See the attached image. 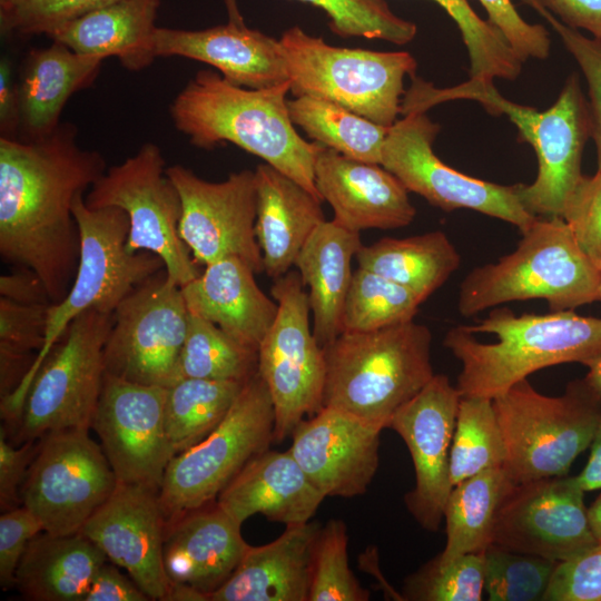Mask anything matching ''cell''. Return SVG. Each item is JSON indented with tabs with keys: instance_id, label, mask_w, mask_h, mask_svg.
<instances>
[{
	"instance_id": "obj_1",
	"label": "cell",
	"mask_w": 601,
	"mask_h": 601,
	"mask_svg": "<svg viewBox=\"0 0 601 601\" xmlns=\"http://www.w3.org/2000/svg\"><path fill=\"white\" fill-rule=\"evenodd\" d=\"M106 170L70 122L37 140L0 138V255L36 273L52 304L66 297L79 264L73 203Z\"/></svg>"
},
{
	"instance_id": "obj_2",
	"label": "cell",
	"mask_w": 601,
	"mask_h": 601,
	"mask_svg": "<svg viewBox=\"0 0 601 601\" xmlns=\"http://www.w3.org/2000/svg\"><path fill=\"white\" fill-rule=\"evenodd\" d=\"M289 90V81L265 89L244 88L204 69L174 98L169 114L193 146L213 149L231 142L322 199L314 167L323 146L297 132L288 114Z\"/></svg>"
},
{
	"instance_id": "obj_3",
	"label": "cell",
	"mask_w": 601,
	"mask_h": 601,
	"mask_svg": "<svg viewBox=\"0 0 601 601\" xmlns=\"http://www.w3.org/2000/svg\"><path fill=\"white\" fill-rule=\"evenodd\" d=\"M443 345L461 363V395L493 398L539 370L585 365L601 355V317L573 311L515 315L494 307L473 325L450 328Z\"/></svg>"
},
{
	"instance_id": "obj_4",
	"label": "cell",
	"mask_w": 601,
	"mask_h": 601,
	"mask_svg": "<svg viewBox=\"0 0 601 601\" xmlns=\"http://www.w3.org/2000/svg\"><path fill=\"white\" fill-rule=\"evenodd\" d=\"M411 79V87L402 99V115L426 112L449 100L470 99L490 114L506 116L538 158L534 181L520 184L522 205L536 217H562L568 197L583 176L582 152L591 138L589 104L575 75L566 79L556 101L545 111L505 99L489 79L470 78L449 88H436L416 75Z\"/></svg>"
},
{
	"instance_id": "obj_5",
	"label": "cell",
	"mask_w": 601,
	"mask_h": 601,
	"mask_svg": "<svg viewBox=\"0 0 601 601\" xmlns=\"http://www.w3.org/2000/svg\"><path fill=\"white\" fill-rule=\"evenodd\" d=\"M600 272L562 217H536L513 252L463 278L457 309L469 317L504 303L543 299L551 312L573 311L597 300Z\"/></svg>"
},
{
	"instance_id": "obj_6",
	"label": "cell",
	"mask_w": 601,
	"mask_h": 601,
	"mask_svg": "<svg viewBox=\"0 0 601 601\" xmlns=\"http://www.w3.org/2000/svg\"><path fill=\"white\" fill-rule=\"evenodd\" d=\"M431 344L428 327L414 319L370 332L341 333L323 347V405L387 428L393 414L434 376Z\"/></svg>"
},
{
	"instance_id": "obj_7",
	"label": "cell",
	"mask_w": 601,
	"mask_h": 601,
	"mask_svg": "<svg viewBox=\"0 0 601 601\" xmlns=\"http://www.w3.org/2000/svg\"><path fill=\"white\" fill-rule=\"evenodd\" d=\"M80 235V256L75 279L66 297L48 308L46 339L18 387L1 398V415L18 421L30 384L40 365L71 322L88 309L114 314L119 303L138 285L165 269L150 252L130 253L126 247L129 218L118 207L89 208L85 194L72 207Z\"/></svg>"
},
{
	"instance_id": "obj_8",
	"label": "cell",
	"mask_w": 601,
	"mask_h": 601,
	"mask_svg": "<svg viewBox=\"0 0 601 601\" xmlns=\"http://www.w3.org/2000/svg\"><path fill=\"white\" fill-rule=\"evenodd\" d=\"M492 402L505 446L503 467L514 484L566 475L601 417V394L585 380L548 396L524 378Z\"/></svg>"
},
{
	"instance_id": "obj_9",
	"label": "cell",
	"mask_w": 601,
	"mask_h": 601,
	"mask_svg": "<svg viewBox=\"0 0 601 601\" xmlns=\"http://www.w3.org/2000/svg\"><path fill=\"white\" fill-rule=\"evenodd\" d=\"M279 42L294 97L326 99L384 127L397 120L404 78L417 69L410 52L335 47L297 26Z\"/></svg>"
},
{
	"instance_id": "obj_10",
	"label": "cell",
	"mask_w": 601,
	"mask_h": 601,
	"mask_svg": "<svg viewBox=\"0 0 601 601\" xmlns=\"http://www.w3.org/2000/svg\"><path fill=\"white\" fill-rule=\"evenodd\" d=\"M275 411L258 372L243 386L219 425L169 462L158 500L166 525L216 502L220 492L274 442Z\"/></svg>"
},
{
	"instance_id": "obj_11",
	"label": "cell",
	"mask_w": 601,
	"mask_h": 601,
	"mask_svg": "<svg viewBox=\"0 0 601 601\" xmlns=\"http://www.w3.org/2000/svg\"><path fill=\"white\" fill-rule=\"evenodd\" d=\"M112 314L77 316L35 375L14 428V444L48 434L89 430L105 377L104 347Z\"/></svg>"
},
{
	"instance_id": "obj_12",
	"label": "cell",
	"mask_w": 601,
	"mask_h": 601,
	"mask_svg": "<svg viewBox=\"0 0 601 601\" xmlns=\"http://www.w3.org/2000/svg\"><path fill=\"white\" fill-rule=\"evenodd\" d=\"M166 169L160 148L146 142L121 164L107 168L85 195V204L92 209L125 210L129 218L127 249L157 255L167 276L181 287L200 272L179 236L181 200Z\"/></svg>"
},
{
	"instance_id": "obj_13",
	"label": "cell",
	"mask_w": 601,
	"mask_h": 601,
	"mask_svg": "<svg viewBox=\"0 0 601 601\" xmlns=\"http://www.w3.org/2000/svg\"><path fill=\"white\" fill-rule=\"evenodd\" d=\"M297 270L275 279L276 318L258 347V374L275 411L274 442L280 443L306 416L323 408L326 365L313 334L309 302Z\"/></svg>"
},
{
	"instance_id": "obj_14",
	"label": "cell",
	"mask_w": 601,
	"mask_h": 601,
	"mask_svg": "<svg viewBox=\"0 0 601 601\" xmlns=\"http://www.w3.org/2000/svg\"><path fill=\"white\" fill-rule=\"evenodd\" d=\"M188 319L180 286L165 269L149 277L112 314L104 347L106 373L132 383L170 387L178 381Z\"/></svg>"
},
{
	"instance_id": "obj_15",
	"label": "cell",
	"mask_w": 601,
	"mask_h": 601,
	"mask_svg": "<svg viewBox=\"0 0 601 601\" xmlns=\"http://www.w3.org/2000/svg\"><path fill=\"white\" fill-rule=\"evenodd\" d=\"M440 126L426 112H410L390 128L381 165L404 187L445 211L471 209L524 231L536 218L522 205L516 185H500L465 175L433 151Z\"/></svg>"
},
{
	"instance_id": "obj_16",
	"label": "cell",
	"mask_w": 601,
	"mask_h": 601,
	"mask_svg": "<svg viewBox=\"0 0 601 601\" xmlns=\"http://www.w3.org/2000/svg\"><path fill=\"white\" fill-rule=\"evenodd\" d=\"M117 476L88 430H68L39 440L21 489L22 505L52 535L79 533L109 499Z\"/></svg>"
},
{
	"instance_id": "obj_17",
	"label": "cell",
	"mask_w": 601,
	"mask_h": 601,
	"mask_svg": "<svg viewBox=\"0 0 601 601\" xmlns=\"http://www.w3.org/2000/svg\"><path fill=\"white\" fill-rule=\"evenodd\" d=\"M181 200L180 238L194 259L205 266L236 257L256 274L263 272L256 238L255 171L231 173L223 181H208L183 165L166 169Z\"/></svg>"
},
{
	"instance_id": "obj_18",
	"label": "cell",
	"mask_w": 601,
	"mask_h": 601,
	"mask_svg": "<svg viewBox=\"0 0 601 601\" xmlns=\"http://www.w3.org/2000/svg\"><path fill=\"white\" fill-rule=\"evenodd\" d=\"M167 387L105 373L91 422L118 482L159 491L175 452L165 426Z\"/></svg>"
},
{
	"instance_id": "obj_19",
	"label": "cell",
	"mask_w": 601,
	"mask_h": 601,
	"mask_svg": "<svg viewBox=\"0 0 601 601\" xmlns=\"http://www.w3.org/2000/svg\"><path fill=\"white\" fill-rule=\"evenodd\" d=\"M583 495L574 476L514 484L499 509L492 543L558 563L574 558L598 543Z\"/></svg>"
},
{
	"instance_id": "obj_20",
	"label": "cell",
	"mask_w": 601,
	"mask_h": 601,
	"mask_svg": "<svg viewBox=\"0 0 601 601\" xmlns=\"http://www.w3.org/2000/svg\"><path fill=\"white\" fill-rule=\"evenodd\" d=\"M461 393L444 374L431 381L391 417L411 454L415 484L404 501L408 512L425 530L437 531L453 489L450 451Z\"/></svg>"
},
{
	"instance_id": "obj_21",
	"label": "cell",
	"mask_w": 601,
	"mask_h": 601,
	"mask_svg": "<svg viewBox=\"0 0 601 601\" xmlns=\"http://www.w3.org/2000/svg\"><path fill=\"white\" fill-rule=\"evenodd\" d=\"M383 430L324 406L298 423L288 451L325 497L349 499L364 494L376 474Z\"/></svg>"
},
{
	"instance_id": "obj_22",
	"label": "cell",
	"mask_w": 601,
	"mask_h": 601,
	"mask_svg": "<svg viewBox=\"0 0 601 601\" xmlns=\"http://www.w3.org/2000/svg\"><path fill=\"white\" fill-rule=\"evenodd\" d=\"M166 521L158 492L118 482L79 533L108 561L125 569L150 600H162L170 581L164 566Z\"/></svg>"
},
{
	"instance_id": "obj_23",
	"label": "cell",
	"mask_w": 601,
	"mask_h": 601,
	"mask_svg": "<svg viewBox=\"0 0 601 601\" xmlns=\"http://www.w3.org/2000/svg\"><path fill=\"white\" fill-rule=\"evenodd\" d=\"M314 175L322 200L333 209V219L349 230L401 228L416 215L408 190L380 164L353 159L323 146Z\"/></svg>"
},
{
	"instance_id": "obj_24",
	"label": "cell",
	"mask_w": 601,
	"mask_h": 601,
	"mask_svg": "<svg viewBox=\"0 0 601 601\" xmlns=\"http://www.w3.org/2000/svg\"><path fill=\"white\" fill-rule=\"evenodd\" d=\"M156 55L205 62L227 81L244 88L265 89L289 81L279 40L245 22L228 21L201 30L158 27Z\"/></svg>"
},
{
	"instance_id": "obj_25",
	"label": "cell",
	"mask_w": 601,
	"mask_h": 601,
	"mask_svg": "<svg viewBox=\"0 0 601 601\" xmlns=\"http://www.w3.org/2000/svg\"><path fill=\"white\" fill-rule=\"evenodd\" d=\"M240 526L216 502L166 525L164 566L169 581L191 585L209 600L249 545Z\"/></svg>"
},
{
	"instance_id": "obj_26",
	"label": "cell",
	"mask_w": 601,
	"mask_h": 601,
	"mask_svg": "<svg viewBox=\"0 0 601 601\" xmlns=\"http://www.w3.org/2000/svg\"><path fill=\"white\" fill-rule=\"evenodd\" d=\"M325 499L289 451L252 459L216 503L239 525L255 514L285 525L311 521Z\"/></svg>"
},
{
	"instance_id": "obj_27",
	"label": "cell",
	"mask_w": 601,
	"mask_h": 601,
	"mask_svg": "<svg viewBox=\"0 0 601 601\" xmlns=\"http://www.w3.org/2000/svg\"><path fill=\"white\" fill-rule=\"evenodd\" d=\"M318 522L286 525L274 541L248 545L209 601H308Z\"/></svg>"
},
{
	"instance_id": "obj_28",
	"label": "cell",
	"mask_w": 601,
	"mask_h": 601,
	"mask_svg": "<svg viewBox=\"0 0 601 601\" xmlns=\"http://www.w3.org/2000/svg\"><path fill=\"white\" fill-rule=\"evenodd\" d=\"M255 274L242 259L229 257L207 265L180 288L190 314L258 351L276 318L278 304L259 288Z\"/></svg>"
},
{
	"instance_id": "obj_29",
	"label": "cell",
	"mask_w": 601,
	"mask_h": 601,
	"mask_svg": "<svg viewBox=\"0 0 601 601\" xmlns=\"http://www.w3.org/2000/svg\"><path fill=\"white\" fill-rule=\"evenodd\" d=\"M254 171L255 231L263 272L276 279L295 266L309 236L325 220L323 200L268 164L258 165Z\"/></svg>"
},
{
	"instance_id": "obj_30",
	"label": "cell",
	"mask_w": 601,
	"mask_h": 601,
	"mask_svg": "<svg viewBox=\"0 0 601 601\" xmlns=\"http://www.w3.org/2000/svg\"><path fill=\"white\" fill-rule=\"evenodd\" d=\"M104 59L80 55L52 41L32 48L23 59L18 77L20 98L19 136L37 140L53 132L69 98L90 86Z\"/></svg>"
},
{
	"instance_id": "obj_31",
	"label": "cell",
	"mask_w": 601,
	"mask_h": 601,
	"mask_svg": "<svg viewBox=\"0 0 601 601\" xmlns=\"http://www.w3.org/2000/svg\"><path fill=\"white\" fill-rule=\"evenodd\" d=\"M160 0H118L48 35L77 53L115 57L129 71L148 68L156 55V18Z\"/></svg>"
},
{
	"instance_id": "obj_32",
	"label": "cell",
	"mask_w": 601,
	"mask_h": 601,
	"mask_svg": "<svg viewBox=\"0 0 601 601\" xmlns=\"http://www.w3.org/2000/svg\"><path fill=\"white\" fill-rule=\"evenodd\" d=\"M362 246L359 233L325 219L296 259L303 285L308 287L313 334L322 347L342 333V313L353 276L352 260Z\"/></svg>"
},
{
	"instance_id": "obj_33",
	"label": "cell",
	"mask_w": 601,
	"mask_h": 601,
	"mask_svg": "<svg viewBox=\"0 0 601 601\" xmlns=\"http://www.w3.org/2000/svg\"><path fill=\"white\" fill-rule=\"evenodd\" d=\"M105 553L81 533L52 535L45 531L27 545L14 587L31 601H85Z\"/></svg>"
},
{
	"instance_id": "obj_34",
	"label": "cell",
	"mask_w": 601,
	"mask_h": 601,
	"mask_svg": "<svg viewBox=\"0 0 601 601\" xmlns=\"http://www.w3.org/2000/svg\"><path fill=\"white\" fill-rule=\"evenodd\" d=\"M358 267L368 269L413 292L425 302L460 267L461 255L441 230L403 238L385 237L363 245Z\"/></svg>"
},
{
	"instance_id": "obj_35",
	"label": "cell",
	"mask_w": 601,
	"mask_h": 601,
	"mask_svg": "<svg viewBox=\"0 0 601 601\" xmlns=\"http://www.w3.org/2000/svg\"><path fill=\"white\" fill-rule=\"evenodd\" d=\"M514 483L503 466L493 467L455 484L443 519L446 543L437 555L443 563L469 553H483L492 544L499 509Z\"/></svg>"
},
{
	"instance_id": "obj_36",
	"label": "cell",
	"mask_w": 601,
	"mask_h": 601,
	"mask_svg": "<svg viewBox=\"0 0 601 601\" xmlns=\"http://www.w3.org/2000/svg\"><path fill=\"white\" fill-rule=\"evenodd\" d=\"M287 107L294 126L315 142L346 157L381 165L382 148L390 127L336 102L311 96L287 100Z\"/></svg>"
},
{
	"instance_id": "obj_37",
	"label": "cell",
	"mask_w": 601,
	"mask_h": 601,
	"mask_svg": "<svg viewBox=\"0 0 601 601\" xmlns=\"http://www.w3.org/2000/svg\"><path fill=\"white\" fill-rule=\"evenodd\" d=\"M246 382L183 378L167 387L165 426L175 455L219 425Z\"/></svg>"
},
{
	"instance_id": "obj_38",
	"label": "cell",
	"mask_w": 601,
	"mask_h": 601,
	"mask_svg": "<svg viewBox=\"0 0 601 601\" xmlns=\"http://www.w3.org/2000/svg\"><path fill=\"white\" fill-rule=\"evenodd\" d=\"M257 370V349L242 344L214 323L189 313L178 362V381L203 378L246 382Z\"/></svg>"
},
{
	"instance_id": "obj_39",
	"label": "cell",
	"mask_w": 601,
	"mask_h": 601,
	"mask_svg": "<svg viewBox=\"0 0 601 601\" xmlns=\"http://www.w3.org/2000/svg\"><path fill=\"white\" fill-rule=\"evenodd\" d=\"M505 446L492 398L462 396L450 451L453 486L485 470L504 465Z\"/></svg>"
},
{
	"instance_id": "obj_40",
	"label": "cell",
	"mask_w": 601,
	"mask_h": 601,
	"mask_svg": "<svg viewBox=\"0 0 601 601\" xmlns=\"http://www.w3.org/2000/svg\"><path fill=\"white\" fill-rule=\"evenodd\" d=\"M421 304L404 286L358 267L345 298L342 333L370 332L413 321Z\"/></svg>"
},
{
	"instance_id": "obj_41",
	"label": "cell",
	"mask_w": 601,
	"mask_h": 601,
	"mask_svg": "<svg viewBox=\"0 0 601 601\" xmlns=\"http://www.w3.org/2000/svg\"><path fill=\"white\" fill-rule=\"evenodd\" d=\"M322 9L331 30L344 38L364 37L395 45L411 42L415 23L396 16L385 0H298ZM228 21L244 23L237 0H224Z\"/></svg>"
},
{
	"instance_id": "obj_42",
	"label": "cell",
	"mask_w": 601,
	"mask_h": 601,
	"mask_svg": "<svg viewBox=\"0 0 601 601\" xmlns=\"http://www.w3.org/2000/svg\"><path fill=\"white\" fill-rule=\"evenodd\" d=\"M457 24L470 59V78L516 79L520 59L505 36L489 20L480 18L466 0H433Z\"/></svg>"
},
{
	"instance_id": "obj_43",
	"label": "cell",
	"mask_w": 601,
	"mask_h": 601,
	"mask_svg": "<svg viewBox=\"0 0 601 601\" xmlns=\"http://www.w3.org/2000/svg\"><path fill=\"white\" fill-rule=\"evenodd\" d=\"M348 535L342 520L322 525L314 544L308 601H367L364 589L348 565Z\"/></svg>"
},
{
	"instance_id": "obj_44",
	"label": "cell",
	"mask_w": 601,
	"mask_h": 601,
	"mask_svg": "<svg viewBox=\"0 0 601 601\" xmlns=\"http://www.w3.org/2000/svg\"><path fill=\"white\" fill-rule=\"evenodd\" d=\"M558 562L504 549L484 551V589L491 601L543 600Z\"/></svg>"
},
{
	"instance_id": "obj_45",
	"label": "cell",
	"mask_w": 601,
	"mask_h": 601,
	"mask_svg": "<svg viewBox=\"0 0 601 601\" xmlns=\"http://www.w3.org/2000/svg\"><path fill=\"white\" fill-rule=\"evenodd\" d=\"M483 590L484 552L447 563L436 555L405 580L403 597L411 601H479Z\"/></svg>"
},
{
	"instance_id": "obj_46",
	"label": "cell",
	"mask_w": 601,
	"mask_h": 601,
	"mask_svg": "<svg viewBox=\"0 0 601 601\" xmlns=\"http://www.w3.org/2000/svg\"><path fill=\"white\" fill-rule=\"evenodd\" d=\"M118 0H7L0 3L4 33L49 35L60 26Z\"/></svg>"
},
{
	"instance_id": "obj_47",
	"label": "cell",
	"mask_w": 601,
	"mask_h": 601,
	"mask_svg": "<svg viewBox=\"0 0 601 601\" xmlns=\"http://www.w3.org/2000/svg\"><path fill=\"white\" fill-rule=\"evenodd\" d=\"M543 17L560 36L566 50L578 62L588 83L591 138L595 145L598 169L601 170V38H588L562 23L539 0H522Z\"/></svg>"
},
{
	"instance_id": "obj_48",
	"label": "cell",
	"mask_w": 601,
	"mask_h": 601,
	"mask_svg": "<svg viewBox=\"0 0 601 601\" xmlns=\"http://www.w3.org/2000/svg\"><path fill=\"white\" fill-rule=\"evenodd\" d=\"M562 218L580 248L601 266V170L582 176L565 201Z\"/></svg>"
},
{
	"instance_id": "obj_49",
	"label": "cell",
	"mask_w": 601,
	"mask_h": 601,
	"mask_svg": "<svg viewBox=\"0 0 601 601\" xmlns=\"http://www.w3.org/2000/svg\"><path fill=\"white\" fill-rule=\"evenodd\" d=\"M542 601H601V543L559 562Z\"/></svg>"
},
{
	"instance_id": "obj_50",
	"label": "cell",
	"mask_w": 601,
	"mask_h": 601,
	"mask_svg": "<svg viewBox=\"0 0 601 601\" xmlns=\"http://www.w3.org/2000/svg\"><path fill=\"white\" fill-rule=\"evenodd\" d=\"M50 305H27L1 297L0 348L38 354L45 344Z\"/></svg>"
},
{
	"instance_id": "obj_51",
	"label": "cell",
	"mask_w": 601,
	"mask_h": 601,
	"mask_svg": "<svg viewBox=\"0 0 601 601\" xmlns=\"http://www.w3.org/2000/svg\"><path fill=\"white\" fill-rule=\"evenodd\" d=\"M489 14V21L508 39L520 59H546L551 40L542 24L526 22L511 0H479Z\"/></svg>"
},
{
	"instance_id": "obj_52",
	"label": "cell",
	"mask_w": 601,
	"mask_h": 601,
	"mask_svg": "<svg viewBox=\"0 0 601 601\" xmlns=\"http://www.w3.org/2000/svg\"><path fill=\"white\" fill-rule=\"evenodd\" d=\"M43 531L41 522L24 505L4 511L0 516V584L14 587V575L28 543Z\"/></svg>"
},
{
	"instance_id": "obj_53",
	"label": "cell",
	"mask_w": 601,
	"mask_h": 601,
	"mask_svg": "<svg viewBox=\"0 0 601 601\" xmlns=\"http://www.w3.org/2000/svg\"><path fill=\"white\" fill-rule=\"evenodd\" d=\"M39 441L12 445L6 428H0V506L8 511L20 506L21 489L37 454Z\"/></svg>"
},
{
	"instance_id": "obj_54",
	"label": "cell",
	"mask_w": 601,
	"mask_h": 601,
	"mask_svg": "<svg viewBox=\"0 0 601 601\" xmlns=\"http://www.w3.org/2000/svg\"><path fill=\"white\" fill-rule=\"evenodd\" d=\"M149 597L116 564L107 561L97 571L85 601H148Z\"/></svg>"
},
{
	"instance_id": "obj_55",
	"label": "cell",
	"mask_w": 601,
	"mask_h": 601,
	"mask_svg": "<svg viewBox=\"0 0 601 601\" xmlns=\"http://www.w3.org/2000/svg\"><path fill=\"white\" fill-rule=\"evenodd\" d=\"M553 16L573 29L601 38V0H539Z\"/></svg>"
},
{
	"instance_id": "obj_56",
	"label": "cell",
	"mask_w": 601,
	"mask_h": 601,
	"mask_svg": "<svg viewBox=\"0 0 601 601\" xmlns=\"http://www.w3.org/2000/svg\"><path fill=\"white\" fill-rule=\"evenodd\" d=\"M20 98L18 78L7 56L0 59V131L1 137L18 139Z\"/></svg>"
},
{
	"instance_id": "obj_57",
	"label": "cell",
	"mask_w": 601,
	"mask_h": 601,
	"mask_svg": "<svg viewBox=\"0 0 601 601\" xmlns=\"http://www.w3.org/2000/svg\"><path fill=\"white\" fill-rule=\"evenodd\" d=\"M0 295L20 304H52L41 279L27 268H18L17 272L1 275Z\"/></svg>"
},
{
	"instance_id": "obj_58",
	"label": "cell",
	"mask_w": 601,
	"mask_h": 601,
	"mask_svg": "<svg viewBox=\"0 0 601 601\" xmlns=\"http://www.w3.org/2000/svg\"><path fill=\"white\" fill-rule=\"evenodd\" d=\"M590 447V456L584 469L574 476L584 492L601 490V417Z\"/></svg>"
},
{
	"instance_id": "obj_59",
	"label": "cell",
	"mask_w": 601,
	"mask_h": 601,
	"mask_svg": "<svg viewBox=\"0 0 601 601\" xmlns=\"http://www.w3.org/2000/svg\"><path fill=\"white\" fill-rule=\"evenodd\" d=\"M164 601H209L208 597L191 585L170 582Z\"/></svg>"
},
{
	"instance_id": "obj_60",
	"label": "cell",
	"mask_w": 601,
	"mask_h": 601,
	"mask_svg": "<svg viewBox=\"0 0 601 601\" xmlns=\"http://www.w3.org/2000/svg\"><path fill=\"white\" fill-rule=\"evenodd\" d=\"M589 523L598 543H601V494L588 508Z\"/></svg>"
},
{
	"instance_id": "obj_61",
	"label": "cell",
	"mask_w": 601,
	"mask_h": 601,
	"mask_svg": "<svg viewBox=\"0 0 601 601\" xmlns=\"http://www.w3.org/2000/svg\"><path fill=\"white\" fill-rule=\"evenodd\" d=\"M585 366L588 374L584 380L595 392L601 394V355L589 361Z\"/></svg>"
},
{
	"instance_id": "obj_62",
	"label": "cell",
	"mask_w": 601,
	"mask_h": 601,
	"mask_svg": "<svg viewBox=\"0 0 601 601\" xmlns=\"http://www.w3.org/2000/svg\"><path fill=\"white\" fill-rule=\"evenodd\" d=\"M597 300L601 303V272H600V279H599V285H598V298H597Z\"/></svg>"
},
{
	"instance_id": "obj_63",
	"label": "cell",
	"mask_w": 601,
	"mask_h": 601,
	"mask_svg": "<svg viewBox=\"0 0 601 601\" xmlns=\"http://www.w3.org/2000/svg\"><path fill=\"white\" fill-rule=\"evenodd\" d=\"M4 1H7V0H0V3H1V2H4Z\"/></svg>"
}]
</instances>
